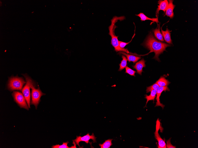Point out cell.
I'll return each instance as SVG.
<instances>
[{
  "label": "cell",
  "mask_w": 198,
  "mask_h": 148,
  "mask_svg": "<svg viewBox=\"0 0 198 148\" xmlns=\"http://www.w3.org/2000/svg\"><path fill=\"white\" fill-rule=\"evenodd\" d=\"M112 139H109L106 140L105 142L102 144H99V145L101 148H110L112 145Z\"/></svg>",
  "instance_id": "obj_20"
},
{
  "label": "cell",
  "mask_w": 198,
  "mask_h": 148,
  "mask_svg": "<svg viewBox=\"0 0 198 148\" xmlns=\"http://www.w3.org/2000/svg\"><path fill=\"white\" fill-rule=\"evenodd\" d=\"M154 35L156 38L160 41L164 42L163 36L160 31V25L159 24L158 28L152 31Z\"/></svg>",
  "instance_id": "obj_17"
},
{
  "label": "cell",
  "mask_w": 198,
  "mask_h": 148,
  "mask_svg": "<svg viewBox=\"0 0 198 148\" xmlns=\"http://www.w3.org/2000/svg\"><path fill=\"white\" fill-rule=\"evenodd\" d=\"M26 80V84L22 90V92L24 96L28 106L30 108V88L31 84L34 83L31 78L27 75H23Z\"/></svg>",
  "instance_id": "obj_4"
},
{
  "label": "cell",
  "mask_w": 198,
  "mask_h": 148,
  "mask_svg": "<svg viewBox=\"0 0 198 148\" xmlns=\"http://www.w3.org/2000/svg\"><path fill=\"white\" fill-rule=\"evenodd\" d=\"M169 3L168 7L166 10L165 15L171 18H173L174 16L173 10L175 6L173 4V1H169Z\"/></svg>",
  "instance_id": "obj_11"
},
{
  "label": "cell",
  "mask_w": 198,
  "mask_h": 148,
  "mask_svg": "<svg viewBox=\"0 0 198 148\" xmlns=\"http://www.w3.org/2000/svg\"><path fill=\"white\" fill-rule=\"evenodd\" d=\"M26 83L22 78L18 77H12L9 79L8 88L10 91L22 90V87Z\"/></svg>",
  "instance_id": "obj_3"
},
{
  "label": "cell",
  "mask_w": 198,
  "mask_h": 148,
  "mask_svg": "<svg viewBox=\"0 0 198 148\" xmlns=\"http://www.w3.org/2000/svg\"><path fill=\"white\" fill-rule=\"evenodd\" d=\"M136 15L140 18L141 20V21L150 20L153 22H156L157 23L159 22L158 17L155 18H150L146 16L143 13H140L139 14Z\"/></svg>",
  "instance_id": "obj_15"
},
{
  "label": "cell",
  "mask_w": 198,
  "mask_h": 148,
  "mask_svg": "<svg viewBox=\"0 0 198 148\" xmlns=\"http://www.w3.org/2000/svg\"><path fill=\"white\" fill-rule=\"evenodd\" d=\"M161 31L162 35L165 41L169 44H172L170 31L167 28L166 30L164 31L161 28Z\"/></svg>",
  "instance_id": "obj_13"
},
{
  "label": "cell",
  "mask_w": 198,
  "mask_h": 148,
  "mask_svg": "<svg viewBox=\"0 0 198 148\" xmlns=\"http://www.w3.org/2000/svg\"><path fill=\"white\" fill-rule=\"evenodd\" d=\"M144 46L150 50V52L147 54L152 52L155 53V56L153 59L160 61L159 58V56L164 51H166V48L171 46V45L158 41L155 38L152 33L150 32L147 37Z\"/></svg>",
  "instance_id": "obj_1"
},
{
  "label": "cell",
  "mask_w": 198,
  "mask_h": 148,
  "mask_svg": "<svg viewBox=\"0 0 198 148\" xmlns=\"http://www.w3.org/2000/svg\"><path fill=\"white\" fill-rule=\"evenodd\" d=\"M125 19L124 16L118 17L114 16L111 20V24L109 27V34L111 37V44L115 48V50L117 52L120 51L130 53L127 49L122 48L120 47L118 39V36H116L114 34L115 25L118 20L123 21Z\"/></svg>",
  "instance_id": "obj_2"
},
{
  "label": "cell",
  "mask_w": 198,
  "mask_h": 148,
  "mask_svg": "<svg viewBox=\"0 0 198 148\" xmlns=\"http://www.w3.org/2000/svg\"><path fill=\"white\" fill-rule=\"evenodd\" d=\"M171 138L169 140L166 141L167 143V147L168 148H176V147L175 146H173L171 143Z\"/></svg>",
  "instance_id": "obj_25"
},
{
  "label": "cell",
  "mask_w": 198,
  "mask_h": 148,
  "mask_svg": "<svg viewBox=\"0 0 198 148\" xmlns=\"http://www.w3.org/2000/svg\"><path fill=\"white\" fill-rule=\"evenodd\" d=\"M160 125V123L158 119L157 121L156 131L154 132L155 137L158 142L159 148H166V144L165 141L162 139L159 134Z\"/></svg>",
  "instance_id": "obj_8"
},
{
  "label": "cell",
  "mask_w": 198,
  "mask_h": 148,
  "mask_svg": "<svg viewBox=\"0 0 198 148\" xmlns=\"http://www.w3.org/2000/svg\"><path fill=\"white\" fill-rule=\"evenodd\" d=\"M160 87L168 86L171 83L164 76H161L156 82Z\"/></svg>",
  "instance_id": "obj_16"
},
{
  "label": "cell",
  "mask_w": 198,
  "mask_h": 148,
  "mask_svg": "<svg viewBox=\"0 0 198 148\" xmlns=\"http://www.w3.org/2000/svg\"><path fill=\"white\" fill-rule=\"evenodd\" d=\"M34 84L33 83L31 86L32 88V101L31 104L34 105L37 109V106L40 101L41 97L45 94L42 92L38 85V88L36 89L35 88Z\"/></svg>",
  "instance_id": "obj_5"
},
{
  "label": "cell",
  "mask_w": 198,
  "mask_h": 148,
  "mask_svg": "<svg viewBox=\"0 0 198 148\" xmlns=\"http://www.w3.org/2000/svg\"><path fill=\"white\" fill-rule=\"evenodd\" d=\"M159 87L160 86L157 84L155 83L149 87H147V93L153 90H157Z\"/></svg>",
  "instance_id": "obj_21"
},
{
  "label": "cell",
  "mask_w": 198,
  "mask_h": 148,
  "mask_svg": "<svg viewBox=\"0 0 198 148\" xmlns=\"http://www.w3.org/2000/svg\"><path fill=\"white\" fill-rule=\"evenodd\" d=\"M125 73H127L130 75L135 77V73L136 71L133 70L129 68L128 66H127L125 68Z\"/></svg>",
  "instance_id": "obj_23"
},
{
  "label": "cell",
  "mask_w": 198,
  "mask_h": 148,
  "mask_svg": "<svg viewBox=\"0 0 198 148\" xmlns=\"http://www.w3.org/2000/svg\"><path fill=\"white\" fill-rule=\"evenodd\" d=\"M121 54L125 56L127 58V60L129 62H133L134 64L139 60L141 58L140 57L128 54L126 53L123 52H120L119 53V54Z\"/></svg>",
  "instance_id": "obj_14"
},
{
  "label": "cell",
  "mask_w": 198,
  "mask_h": 148,
  "mask_svg": "<svg viewBox=\"0 0 198 148\" xmlns=\"http://www.w3.org/2000/svg\"><path fill=\"white\" fill-rule=\"evenodd\" d=\"M69 143V142L67 141L66 142L63 143L62 145H53L51 147L52 148H69L71 147H69L67 145Z\"/></svg>",
  "instance_id": "obj_22"
},
{
  "label": "cell",
  "mask_w": 198,
  "mask_h": 148,
  "mask_svg": "<svg viewBox=\"0 0 198 148\" xmlns=\"http://www.w3.org/2000/svg\"><path fill=\"white\" fill-rule=\"evenodd\" d=\"M157 90H153L150 91L151 93L150 95H145V98L147 99V101L146 106L147 105L149 101H153L154 103L155 98L156 97Z\"/></svg>",
  "instance_id": "obj_18"
},
{
  "label": "cell",
  "mask_w": 198,
  "mask_h": 148,
  "mask_svg": "<svg viewBox=\"0 0 198 148\" xmlns=\"http://www.w3.org/2000/svg\"><path fill=\"white\" fill-rule=\"evenodd\" d=\"M122 58L123 59L121 61V63L119 64L120 68L118 71H121L124 69L126 68L127 64V59L123 55L122 56Z\"/></svg>",
  "instance_id": "obj_19"
},
{
  "label": "cell",
  "mask_w": 198,
  "mask_h": 148,
  "mask_svg": "<svg viewBox=\"0 0 198 148\" xmlns=\"http://www.w3.org/2000/svg\"><path fill=\"white\" fill-rule=\"evenodd\" d=\"M166 91H169L170 89L167 86L165 87H160L157 90V97L156 99L157 100L156 106L155 107L161 106L164 109L165 105L161 103L160 101V97L162 93L164 91L165 92Z\"/></svg>",
  "instance_id": "obj_9"
},
{
  "label": "cell",
  "mask_w": 198,
  "mask_h": 148,
  "mask_svg": "<svg viewBox=\"0 0 198 148\" xmlns=\"http://www.w3.org/2000/svg\"><path fill=\"white\" fill-rule=\"evenodd\" d=\"M12 95L15 101L20 107L27 110H29V107L27 104L26 99L21 92L18 91H14Z\"/></svg>",
  "instance_id": "obj_6"
},
{
  "label": "cell",
  "mask_w": 198,
  "mask_h": 148,
  "mask_svg": "<svg viewBox=\"0 0 198 148\" xmlns=\"http://www.w3.org/2000/svg\"><path fill=\"white\" fill-rule=\"evenodd\" d=\"M145 62L146 61L143 58L136 63L133 66L134 69L136 70L137 73L141 75L143 72V69L146 67Z\"/></svg>",
  "instance_id": "obj_10"
},
{
  "label": "cell",
  "mask_w": 198,
  "mask_h": 148,
  "mask_svg": "<svg viewBox=\"0 0 198 148\" xmlns=\"http://www.w3.org/2000/svg\"><path fill=\"white\" fill-rule=\"evenodd\" d=\"M96 138L95 137L94 134L93 133L91 136H90L89 133H88L86 135L84 136L83 137L81 136H77L76 138L73 141L75 142L76 144L78 145L79 147H80L79 145V143L81 142H84L88 144L90 143L91 146L92 143H90L89 140L91 139L93 140V142L96 143Z\"/></svg>",
  "instance_id": "obj_7"
},
{
  "label": "cell",
  "mask_w": 198,
  "mask_h": 148,
  "mask_svg": "<svg viewBox=\"0 0 198 148\" xmlns=\"http://www.w3.org/2000/svg\"><path fill=\"white\" fill-rule=\"evenodd\" d=\"M135 35V32L134 34V35L133 36V37L130 41L128 43H126V42H122L121 41H119V45L120 47H121L122 48H124V47L127 45H128L129 43H130V42L132 41V40L133 38H134V36Z\"/></svg>",
  "instance_id": "obj_24"
},
{
  "label": "cell",
  "mask_w": 198,
  "mask_h": 148,
  "mask_svg": "<svg viewBox=\"0 0 198 148\" xmlns=\"http://www.w3.org/2000/svg\"><path fill=\"white\" fill-rule=\"evenodd\" d=\"M158 8L156 11V17L158 16L159 14V12L160 10H162L164 12H165L168 5V1L167 0L165 1H158Z\"/></svg>",
  "instance_id": "obj_12"
}]
</instances>
